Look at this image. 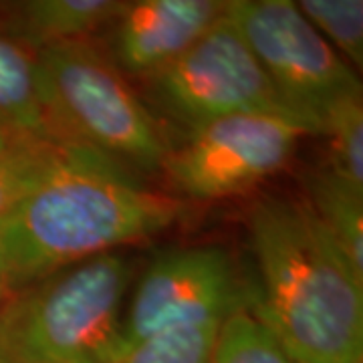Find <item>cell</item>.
<instances>
[{
  "label": "cell",
  "mask_w": 363,
  "mask_h": 363,
  "mask_svg": "<svg viewBox=\"0 0 363 363\" xmlns=\"http://www.w3.org/2000/svg\"><path fill=\"white\" fill-rule=\"evenodd\" d=\"M65 143L0 128V218L55 168Z\"/></svg>",
  "instance_id": "13"
},
{
  "label": "cell",
  "mask_w": 363,
  "mask_h": 363,
  "mask_svg": "<svg viewBox=\"0 0 363 363\" xmlns=\"http://www.w3.org/2000/svg\"><path fill=\"white\" fill-rule=\"evenodd\" d=\"M186 214L176 196L95 152L65 145L39 186L0 218L6 293L83 260L143 242Z\"/></svg>",
  "instance_id": "1"
},
{
  "label": "cell",
  "mask_w": 363,
  "mask_h": 363,
  "mask_svg": "<svg viewBox=\"0 0 363 363\" xmlns=\"http://www.w3.org/2000/svg\"><path fill=\"white\" fill-rule=\"evenodd\" d=\"M133 262L109 252L9 291L0 363H111Z\"/></svg>",
  "instance_id": "3"
},
{
  "label": "cell",
  "mask_w": 363,
  "mask_h": 363,
  "mask_svg": "<svg viewBox=\"0 0 363 363\" xmlns=\"http://www.w3.org/2000/svg\"><path fill=\"white\" fill-rule=\"evenodd\" d=\"M4 295H6V281H4V274L0 271V303H2Z\"/></svg>",
  "instance_id": "18"
},
{
  "label": "cell",
  "mask_w": 363,
  "mask_h": 363,
  "mask_svg": "<svg viewBox=\"0 0 363 363\" xmlns=\"http://www.w3.org/2000/svg\"><path fill=\"white\" fill-rule=\"evenodd\" d=\"M252 279L222 247H182L160 255L145 269L123 309L117 355L164 331L224 321L248 311ZM113 357V359H116Z\"/></svg>",
  "instance_id": "7"
},
{
  "label": "cell",
  "mask_w": 363,
  "mask_h": 363,
  "mask_svg": "<svg viewBox=\"0 0 363 363\" xmlns=\"http://www.w3.org/2000/svg\"><path fill=\"white\" fill-rule=\"evenodd\" d=\"M37 77L49 133L130 172H162L169 143L130 79L91 40L37 52Z\"/></svg>",
  "instance_id": "4"
},
{
  "label": "cell",
  "mask_w": 363,
  "mask_h": 363,
  "mask_svg": "<svg viewBox=\"0 0 363 363\" xmlns=\"http://www.w3.org/2000/svg\"><path fill=\"white\" fill-rule=\"evenodd\" d=\"M250 309L303 363H363V279L307 200L262 198L248 214Z\"/></svg>",
  "instance_id": "2"
},
{
  "label": "cell",
  "mask_w": 363,
  "mask_h": 363,
  "mask_svg": "<svg viewBox=\"0 0 363 363\" xmlns=\"http://www.w3.org/2000/svg\"><path fill=\"white\" fill-rule=\"evenodd\" d=\"M0 128L52 138L40 105L37 52L4 33H0Z\"/></svg>",
  "instance_id": "12"
},
{
  "label": "cell",
  "mask_w": 363,
  "mask_h": 363,
  "mask_svg": "<svg viewBox=\"0 0 363 363\" xmlns=\"http://www.w3.org/2000/svg\"><path fill=\"white\" fill-rule=\"evenodd\" d=\"M307 204L355 274L363 279V186L325 166L309 180Z\"/></svg>",
  "instance_id": "11"
},
{
  "label": "cell",
  "mask_w": 363,
  "mask_h": 363,
  "mask_svg": "<svg viewBox=\"0 0 363 363\" xmlns=\"http://www.w3.org/2000/svg\"><path fill=\"white\" fill-rule=\"evenodd\" d=\"M142 83L157 111L186 133L242 113L285 117L297 123L228 13L172 65Z\"/></svg>",
  "instance_id": "6"
},
{
  "label": "cell",
  "mask_w": 363,
  "mask_h": 363,
  "mask_svg": "<svg viewBox=\"0 0 363 363\" xmlns=\"http://www.w3.org/2000/svg\"><path fill=\"white\" fill-rule=\"evenodd\" d=\"M210 363H303L277 341L250 311L226 317L218 327Z\"/></svg>",
  "instance_id": "14"
},
{
  "label": "cell",
  "mask_w": 363,
  "mask_h": 363,
  "mask_svg": "<svg viewBox=\"0 0 363 363\" xmlns=\"http://www.w3.org/2000/svg\"><path fill=\"white\" fill-rule=\"evenodd\" d=\"M323 138L329 140V168L363 186V97H355L329 117Z\"/></svg>",
  "instance_id": "17"
},
{
  "label": "cell",
  "mask_w": 363,
  "mask_h": 363,
  "mask_svg": "<svg viewBox=\"0 0 363 363\" xmlns=\"http://www.w3.org/2000/svg\"><path fill=\"white\" fill-rule=\"evenodd\" d=\"M123 0H26L11 4L0 33L39 52L55 45L89 40L113 18Z\"/></svg>",
  "instance_id": "10"
},
{
  "label": "cell",
  "mask_w": 363,
  "mask_h": 363,
  "mask_svg": "<svg viewBox=\"0 0 363 363\" xmlns=\"http://www.w3.org/2000/svg\"><path fill=\"white\" fill-rule=\"evenodd\" d=\"M220 321L164 331L133 345L111 363H210Z\"/></svg>",
  "instance_id": "16"
},
{
  "label": "cell",
  "mask_w": 363,
  "mask_h": 363,
  "mask_svg": "<svg viewBox=\"0 0 363 363\" xmlns=\"http://www.w3.org/2000/svg\"><path fill=\"white\" fill-rule=\"evenodd\" d=\"M228 0H123L101 30L105 57L128 79L154 77L214 25Z\"/></svg>",
  "instance_id": "9"
},
{
  "label": "cell",
  "mask_w": 363,
  "mask_h": 363,
  "mask_svg": "<svg viewBox=\"0 0 363 363\" xmlns=\"http://www.w3.org/2000/svg\"><path fill=\"white\" fill-rule=\"evenodd\" d=\"M307 133L285 117L242 113L214 119L169 145L162 172L178 194L214 202L250 192L289 164Z\"/></svg>",
  "instance_id": "8"
},
{
  "label": "cell",
  "mask_w": 363,
  "mask_h": 363,
  "mask_svg": "<svg viewBox=\"0 0 363 363\" xmlns=\"http://www.w3.org/2000/svg\"><path fill=\"white\" fill-rule=\"evenodd\" d=\"M298 13L355 71L363 67L362 0H301Z\"/></svg>",
  "instance_id": "15"
},
{
  "label": "cell",
  "mask_w": 363,
  "mask_h": 363,
  "mask_svg": "<svg viewBox=\"0 0 363 363\" xmlns=\"http://www.w3.org/2000/svg\"><path fill=\"white\" fill-rule=\"evenodd\" d=\"M228 16L291 117L321 135L343 104L363 97L362 83L291 0H228Z\"/></svg>",
  "instance_id": "5"
}]
</instances>
